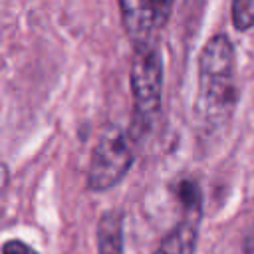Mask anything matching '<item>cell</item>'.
I'll use <instances>...</instances> for the list:
<instances>
[{"label": "cell", "mask_w": 254, "mask_h": 254, "mask_svg": "<svg viewBox=\"0 0 254 254\" xmlns=\"http://www.w3.org/2000/svg\"><path fill=\"white\" fill-rule=\"evenodd\" d=\"M236 105L234 48L228 36H212L198 56V89L194 103L196 127L204 137L216 135L232 117Z\"/></svg>", "instance_id": "1"}, {"label": "cell", "mask_w": 254, "mask_h": 254, "mask_svg": "<svg viewBox=\"0 0 254 254\" xmlns=\"http://www.w3.org/2000/svg\"><path fill=\"white\" fill-rule=\"evenodd\" d=\"M131 95H133V115L129 135L133 141L145 137L161 111L163 93V60L157 46L135 48L131 58Z\"/></svg>", "instance_id": "2"}, {"label": "cell", "mask_w": 254, "mask_h": 254, "mask_svg": "<svg viewBox=\"0 0 254 254\" xmlns=\"http://www.w3.org/2000/svg\"><path fill=\"white\" fill-rule=\"evenodd\" d=\"M131 165L133 139L123 129L111 125L101 133L99 141L95 143L87 173V187L97 192L107 190L129 173Z\"/></svg>", "instance_id": "3"}, {"label": "cell", "mask_w": 254, "mask_h": 254, "mask_svg": "<svg viewBox=\"0 0 254 254\" xmlns=\"http://www.w3.org/2000/svg\"><path fill=\"white\" fill-rule=\"evenodd\" d=\"M127 38L133 50L157 46L175 0H117Z\"/></svg>", "instance_id": "4"}, {"label": "cell", "mask_w": 254, "mask_h": 254, "mask_svg": "<svg viewBox=\"0 0 254 254\" xmlns=\"http://www.w3.org/2000/svg\"><path fill=\"white\" fill-rule=\"evenodd\" d=\"M177 196L183 204V214L179 224L163 238L155 254H194L198 240V224L202 212L200 189L194 181L183 179L177 185Z\"/></svg>", "instance_id": "5"}, {"label": "cell", "mask_w": 254, "mask_h": 254, "mask_svg": "<svg viewBox=\"0 0 254 254\" xmlns=\"http://www.w3.org/2000/svg\"><path fill=\"white\" fill-rule=\"evenodd\" d=\"M97 254H123V212L107 210L97 222Z\"/></svg>", "instance_id": "6"}, {"label": "cell", "mask_w": 254, "mask_h": 254, "mask_svg": "<svg viewBox=\"0 0 254 254\" xmlns=\"http://www.w3.org/2000/svg\"><path fill=\"white\" fill-rule=\"evenodd\" d=\"M232 24L240 32L254 28V0H232Z\"/></svg>", "instance_id": "7"}, {"label": "cell", "mask_w": 254, "mask_h": 254, "mask_svg": "<svg viewBox=\"0 0 254 254\" xmlns=\"http://www.w3.org/2000/svg\"><path fill=\"white\" fill-rule=\"evenodd\" d=\"M2 254H38V252L22 240H8L2 246Z\"/></svg>", "instance_id": "8"}]
</instances>
